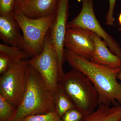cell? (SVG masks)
I'll return each instance as SVG.
<instances>
[{"label":"cell","instance_id":"1","mask_svg":"<svg viewBox=\"0 0 121 121\" xmlns=\"http://www.w3.org/2000/svg\"><path fill=\"white\" fill-rule=\"evenodd\" d=\"M65 55L70 66L83 73L93 83L98 95L99 106L121 105V83L117 77L121 68L112 69L97 64L65 48Z\"/></svg>","mask_w":121,"mask_h":121},{"label":"cell","instance_id":"2","mask_svg":"<svg viewBox=\"0 0 121 121\" xmlns=\"http://www.w3.org/2000/svg\"><path fill=\"white\" fill-rule=\"evenodd\" d=\"M55 111L54 95L37 71L29 65L26 91L13 121Z\"/></svg>","mask_w":121,"mask_h":121},{"label":"cell","instance_id":"3","mask_svg":"<svg viewBox=\"0 0 121 121\" xmlns=\"http://www.w3.org/2000/svg\"><path fill=\"white\" fill-rule=\"evenodd\" d=\"M58 86L74 103L76 109L86 116L93 112L99 106L98 95L95 87L87 76L73 69L64 73Z\"/></svg>","mask_w":121,"mask_h":121},{"label":"cell","instance_id":"4","mask_svg":"<svg viewBox=\"0 0 121 121\" xmlns=\"http://www.w3.org/2000/svg\"><path fill=\"white\" fill-rule=\"evenodd\" d=\"M13 14L23 33L24 51L32 58L41 54L45 37L56 15L33 19L13 12Z\"/></svg>","mask_w":121,"mask_h":121},{"label":"cell","instance_id":"5","mask_svg":"<svg viewBox=\"0 0 121 121\" xmlns=\"http://www.w3.org/2000/svg\"><path fill=\"white\" fill-rule=\"evenodd\" d=\"M28 60H12L8 70L0 77V95L17 109L27 84Z\"/></svg>","mask_w":121,"mask_h":121},{"label":"cell","instance_id":"6","mask_svg":"<svg viewBox=\"0 0 121 121\" xmlns=\"http://www.w3.org/2000/svg\"><path fill=\"white\" fill-rule=\"evenodd\" d=\"M28 62L39 73L54 95L58 87L59 72L57 56L50 40L49 31L45 37L41 54L28 60Z\"/></svg>","mask_w":121,"mask_h":121},{"label":"cell","instance_id":"7","mask_svg":"<svg viewBox=\"0 0 121 121\" xmlns=\"http://www.w3.org/2000/svg\"><path fill=\"white\" fill-rule=\"evenodd\" d=\"M94 0H82V7L76 17L68 23L67 28H82L95 33L105 41L113 54L121 59V48L112 37L103 28L95 16Z\"/></svg>","mask_w":121,"mask_h":121},{"label":"cell","instance_id":"8","mask_svg":"<svg viewBox=\"0 0 121 121\" xmlns=\"http://www.w3.org/2000/svg\"><path fill=\"white\" fill-rule=\"evenodd\" d=\"M69 0H59L56 16L49 30L50 40L56 52L58 63L60 79L65 72L64 40L69 16Z\"/></svg>","mask_w":121,"mask_h":121},{"label":"cell","instance_id":"9","mask_svg":"<svg viewBox=\"0 0 121 121\" xmlns=\"http://www.w3.org/2000/svg\"><path fill=\"white\" fill-rule=\"evenodd\" d=\"M93 33L84 29L67 28L64 40L65 48L90 60L95 49Z\"/></svg>","mask_w":121,"mask_h":121},{"label":"cell","instance_id":"10","mask_svg":"<svg viewBox=\"0 0 121 121\" xmlns=\"http://www.w3.org/2000/svg\"><path fill=\"white\" fill-rule=\"evenodd\" d=\"M59 0H16L13 13L31 19L56 14Z\"/></svg>","mask_w":121,"mask_h":121},{"label":"cell","instance_id":"11","mask_svg":"<svg viewBox=\"0 0 121 121\" xmlns=\"http://www.w3.org/2000/svg\"><path fill=\"white\" fill-rule=\"evenodd\" d=\"M21 30L13 13L0 15V37L4 44L23 50V39Z\"/></svg>","mask_w":121,"mask_h":121},{"label":"cell","instance_id":"12","mask_svg":"<svg viewBox=\"0 0 121 121\" xmlns=\"http://www.w3.org/2000/svg\"><path fill=\"white\" fill-rule=\"evenodd\" d=\"M93 38L95 49L90 61L112 69L121 68V59L109 50L105 41L94 33Z\"/></svg>","mask_w":121,"mask_h":121},{"label":"cell","instance_id":"13","mask_svg":"<svg viewBox=\"0 0 121 121\" xmlns=\"http://www.w3.org/2000/svg\"><path fill=\"white\" fill-rule=\"evenodd\" d=\"M121 119V105L99 106L93 112L86 115L83 121H119Z\"/></svg>","mask_w":121,"mask_h":121},{"label":"cell","instance_id":"14","mask_svg":"<svg viewBox=\"0 0 121 121\" xmlns=\"http://www.w3.org/2000/svg\"><path fill=\"white\" fill-rule=\"evenodd\" d=\"M54 99L55 112L60 118L68 111L76 108L71 99L59 86L54 95Z\"/></svg>","mask_w":121,"mask_h":121},{"label":"cell","instance_id":"15","mask_svg":"<svg viewBox=\"0 0 121 121\" xmlns=\"http://www.w3.org/2000/svg\"><path fill=\"white\" fill-rule=\"evenodd\" d=\"M0 52L4 53L15 62L27 60L29 58L23 50L19 48L0 44Z\"/></svg>","mask_w":121,"mask_h":121},{"label":"cell","instance_id":"16","mask_svg":"<svg viewBox=\"0 0 121 121\" xmlns=\"http://www.w3.org/2000/svg\"><path fill=\"white\" fill-rule=\"evenodd\" d=\"M17 109L0 95V121H13Z\"/></svg>","mask_w":121,"mask_h":121},{"label":"cell","instance_id":"17","mask_svg":"<svg viewBox=\"0 0 121 121\" xmlns=\"http://www.w3.org/2000/svg\"><path fill=\"white\" fill-rule=\"evenodd\" d=\"M19 121H62V120L55 112H52L27 116Z\"/></svg>","mask_w":121,"mask_h":121},{"label":"cell","instance_id":"18","mask_svg":"<svg viewBox=\"0 0 121 121\" xmlns=\"http://www.w3.org/2000/svg\"><path fill=\"white\" fill-rule=\"evenodd\" d=\"M86 116L80 110L74 108L68 111L61 118L62 121H83Z\"/></svg>","mask_w":121,"mask_h":121},{"label":"cell","instance_id":"19","mask_svg":"<svg viewBox=\"0 0 121 121\" xmlns=\"http://www.w3.org/2000/svg\"><path fill=\"white\" fill-rule=\"evenodd\" d=\"M16 0H0V15L12 13Z\"/></svg>","mask_w":121,"mask_h":121},{"label":"cell","instance_id":"20","mask_svg":"<svg viewBox=\"0 0 121 121\" xmlns=\"http://www.w3.org/2000/svg\"><path fill=\"white\" fill-rule=\"evenodd\" d=\"M116 0H109V9L105 17L106 24L108 26H112L115 21V19L114 17V11Z\"/></svg>","mask_w":121,"mask_h":121},{"label":"cell","instance_id":"21","mask_svg":"<svg viewBox=\"0 0 121 121\" xmlns=\"http://www.w3.org/2000/svg\"><path fill=\"white\" fill-rule=\"evenodd\" d=\"M12 60L4 53L0 52V74L5 73L8 69Z\"/></svg>","mask_w":121,"mask_h":121},{"label":"cell","instance_id":"22","mask_svg":"<svg viewBox=\"0 0 121 121\" xmlns=\"http://www.w3.org/2000/svg\"><path fill=\"white\" fill-rule=\"evenodd\" d=\"M117 79L121 81V68L117 75Z\"/></svg>","mask_w":121,"mask_h":121},{"label":"cell","instance_id":"23","mask_svg":"<svg viewBox=\"0 0 121 121\" xmlns=\"http://www.w3.org/2000/svg\"><path fill=\"white\" fill-rule=\"evenodd\" d=\"M118 22L120 25L121 26V13L119 15V17H118Z\"/></svg>","mask_w":121,"mask_h":121},{"label":"cell","instance_id":"24","mask_svg":"<svg viewBox=\"0 0 121 121\" xmlns=\"http://www.w3.org/2000/svg\"><path fill=\"white\" fill-rule=\"evenodd\" d=\"M121 121V120H120V121Z\"/></svg>","mask_w":121,"mask_h":121}]
</instances>
